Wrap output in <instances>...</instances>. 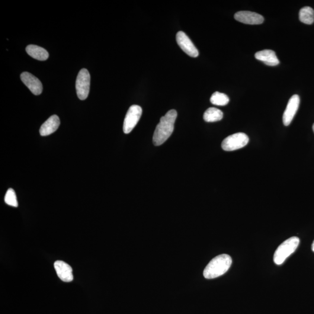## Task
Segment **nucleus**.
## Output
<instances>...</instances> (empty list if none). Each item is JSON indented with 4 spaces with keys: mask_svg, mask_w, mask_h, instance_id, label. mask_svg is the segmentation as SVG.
Returning <instances> with one entry per match:
<instances>
[{
    "mask_svg": "<svg viewBox=\"0 0 314 314\" xmlns=\"http://www.w3.org/2000/svg\"><path fill=\"white\" fill-rule=\"evenodd\" d=\"M176 118L177 112L175 110L169 111L164 116L161 118L154 133V145L156 146L161 145L171 136L174 132Z\"/></svg>",
    "mask_w": 314,
    "mask_h": 314,
    "instance_id": "obj_1",
    "label": "nucleus"
},
{
    "mask_svg": "<svg viewBox=\"0 0 314 314\" xmlns=\"http://www.w3.org/2000/svg\"><path fill=\"white\" fill-rule=\"evenodd\" d=\"M232 263V258L227 254H220L214 258L205 268V278L214 279L222 276L229 270Z\"/></svg>",
    "mask_w": 314,
    "mask_h": 314,
    "instance_id": "obj_2",
    "label": "nucleus"
},
{
    "mask_svg": "<svg viewBox=\"0 0 314 314\" xmlns=\"http://www.w3.org/2000/svg\"><path fill=\"white\" fill-rule=\"evenodd\" d=\"M300 243V239L294 236L285 240L278 247L274 255V261L275 264L281 265L296 251Z\"/></svg>",
    "mask_w": 314,
    "mask_h": 314,
    "instance_id": "obj_3",
    "label": "nucleus"
},
{
    "mask_svg": "<svg viewBox=\"0 0 314 314\" xmlns=\"http://www.w3.org/2000/svg\"><path fill=\"white\" fill-rule=\"evenodd\" d=\"M249 142L248 135L244 133H236L223 140L222 143V148L226 152L235 151L243 148Z\"/></svg>",
    "mask_w": 314,
    "mask_h": 314,
    "instance_id": "obj_4",
    "label": "nucleus"
},
{
    "mask_svg": "<svg viewBox=\"0 0 314 314\" xmlns=\"http://www.w3.org/2000/svg\"><path fill=\"white\" fill-rule=\"evenodd\" d=\"M91 86V75L88 69H82L80 70L76 82V94L79 98L85 100L87 98Z\"/></svg>",
    "mask_w": 314,
    "mask_h": 314,
    "instance_id": "obj_5",
    "label": "nucleus"
},
{
    "mask_svg": "<svg viewBox=\"0 0 314 314\" xmlns=\"http://www.w3.org/2000/svg\"><path fill=\"white\" fill-rule=\"evenodd\" d=\"M142 114V108L137 105H133L127 112L124 122L123 130L126 134L132 132L136 126Z\"/></svg>",
    "mask_w": 314,
    "mask_h": 314,
    "instance_id": "obj_6",
    "label": "nucleus"
},
{
    "mask_svg": "<svg viewBox=\"0 0 314 314\" xmlns=\"http://www.w3.org/2000/svg\"><path fill=\"white\" fill-rule=\"evenodd\" d=\"M176 41L183 51L188 56L197 57L199 53L194 44L184 31H179L176 36Z\"/></svg>",
    "mask_w": 314,
    "mask_h": 314,
    "instance_id": "obj_7",
    "label": "nucleus"
},
{
    "mask_svg": "<svg viewBox=\"0 0 314 314\" xmlns=\"http://www.w3.org/2000/svg\"><path fill=\"white\" fill-rule=\"evenodd\" d=\"M299 96L297 94L293 95L288 102L286 110L283 113V123L285 126H289L291 124L299 109Z\"/></svg>",
    "mask_w": 314,
    "mask_h": 314,
    "instance_id": "obj_8",
    "label": "nucleus"
},
{
    "mask_svg": "<svg viewBox=\"0 0 314 314\" xmlns=\"http://www.w3.org/2000/svg\"><path fill=\"white\" fill-rule=\"evenodd\" d=\"M21 79L33 94L40 95L42 93V83L36 76L28 72H24L21 75Z\"/></svg>",
    "mask_w": 314,
    "mask_h": 314,
    "instance_id": "obj_9",
    "label": "nucleus"
},
{
    "mask_svg": "<svg viewBox=\"0 0 314 314\" xmlns=\"http://www.w3.org/2000/svg\"><path fill=\"white\" fill-rule=\"evenodd\" d=\"M235 19L242 23L249 25H259L263 23L264 18L257 13L251 11H239L236 13Z\"/></svg>",
    "mask_w": 314,
    "mask_h": 314,
    "instance_id": "obj_10",
    "label": "nucleus"
},
{
    "mask_svg": "<svg viewBox=\"0 0 314 314\" xmlns=\"http://www.w3.org/2000/svg\"><path fill=\"white\" fill-rule=\"evenodd\" d=\"M54 268L61 280L65 283H70L73 281L72 268L69 265L62 261H57L54 263Z\"/></svg>",
    "mask_w": 314,
    "mask_h": 314,
    "instance_id": "obj_11",
    "label": "nucleus"
},
{
    "mask_svg": "<svg viewBox=\"0 0 314 314\" xmlns=\"http://www.w3.org/2000/svg\"><path fill=\"white\" fill-rule=\"evenodd\" d=\"M60 120L59 117L54 115L41 126L40 129L41 136H46L55 132L59 129Z\"/></svg>",
    "mask_w": 314,
    "mask_h": 314,
    "instance_id": "obj_12",
    "label": "nucleus"
},
{
    "mask_svg": "<svg viewBox=\"0 0 314 314\" xmlns=\"http://www.w3.org/2000/svg\"><path fill=\"white\" fill-rule=\"evenodd\" d=\"M255 59L263 62L268 66H277L280 63L278 57L275 51L271 50H264L256 53Z\"/></svg>",
    "mask_w": 314,
    "mask_h": 314,
    "instance_id": "obj_13",
    "label": "nucleus"
},
{
    "mask_svg": "<svg viewBox=\"0 0 314 314\" xmlns=\"http://www.w3.org/2000/svg\"><path fill=\"white\" fill-rule=\"evenodd\" d=\"M26 51L29 55L37 60L45 61L49 57V54L46 50L36 45H29L26 48Z\"/></svg>",
    "mask_w": 314,
    "mask_h": 314,
    "instance_id": "obj_14",
    "label": "nucleus"
},
{
    "mask_svg": "<svg viewBox=\"0 0 314 314\" xmlns=\"http://www.w3.org/2000/svg\"><path fill=\"white\" fill-rule=\"evenodd\" d=\"M223 113L219 109L209 108L204 114V120L207 123H214L220 121L223 118Z\"/></svg>",
    "mask_w": 314,
    "mask_h": 314,
    "instance_id": "obj_15",
    "label": "nucleus"
},
{
    "mask_svg": "<svg viewBox=\"0 0 314 314\" xmlns=\"http://www.w3.org/2000/svg\"><path fill=\"white\" fill-rule=\"evenodd\" d=\"M300 21L307 25H312L314 22V10L310 6H305L300 9Z\"/></svg>",
    "mask_w": 314,
    "mask_h": 314,
    "instance_id": "obj_16",
    "label": "nucleus"
},
{
    "mask_svg": "<svg viewBox=\"0 0 314 314\" xmlns=\"http://www.w3.org/2000/svg\"><path fill=\"white\" fill-rule=\"evenodd\" d=\"M210 101L214 105L224 106L229 103V98L226 94L216 92L211 96Z\"/></svg>",
    "mask_w": 314,
    "mask_h": 314,
    "instance_id": "obj_17",
    "label": "nucleus"
},
{
    "mask_svg": "<svg viewBox=\"0 0 314 314\" xmlns=\"http://www.w3.org/2000/svg\"><path fill=\"white\" fill-rule=\"evenodd\" d=\"M4 200L6 204L9 206L17 207L18 206L17 195L12 188H9L6 191Z\"/></svg>",
    "mask_w": 314,
    "mask_h": 314,
    "instance_id": "obj_18",
    "label": "nucleus"
},
{
    "mask_svg": "<svg viewBox=\"0 0 314 314\" xmlns=\"http://www.w3.org/2000/svg\"><path fill=\"white\" fill-rule=\"evenodd\" d=\"M312 251L314 252V241L313 242V243L312 245Z\"/></svg>",
    "mask_w": 314,
    "mask_h": 314,
    "instance_id": "obj_19",
    "label": "nucleus"
},
{
    "mask_svg": "<svg viewBox=\"0 0 314 314\" xmlns=\"http://www.w3.org/2000/svg\"><path fill=\"white\" fill-rule=\"evenodd\" d=\"M313 131H314V124L313 126Z\"/></svg>",
    "mask_w": 314,
    "mask_h": 314,
    "instance_id": "obj_20",
    "label": "nucleus"
}]
</instances>
